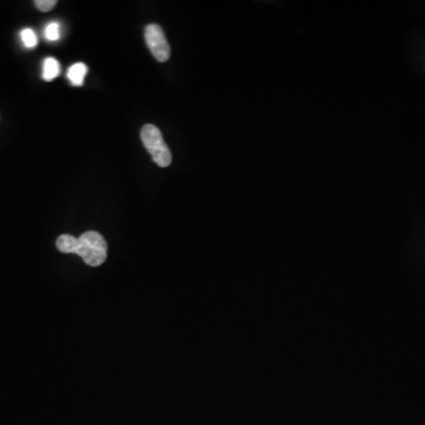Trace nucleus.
Returning <instances> with one entry per match:
<instances>
[{"mask_svg": "<svg viewBox=\"0 0 425 425\" xmlns=\"http://www.w3.org/2000/svg\"><path fill=\"white\" fill-rule=\"evenodd\" d=\"M57 248L60 252L71 253L80 255L85 264L91 267L103 265L108 255V245L105 237L100 233L87 232L78 239L73 235L64 234L57 239Z\"/></svg>", "mask_w": 425, "mask_h": 425, "instance_id": "f257e3e1", "label": "nucleus"}, {"mask_svg": "<svg viewBox=\"0 0 425 425\" xmlns=\"http://www.w3.org/2000/svg\"><path fill=\"white\" fill-rule=\"evenodd\" d=\"M141 138L154 162L162 168L168 167L173 161L172 152L165 143L160 129L153 125H145L141 130Z\"/></svg>", "mask_w": 425, "mask_h": 425, "instance_id": "f03ea898", "label": "nucleus"}, {"mask_svg": "<svg viewBox=\"0 0 425 425\" xmlns=\"http://www.w3.org/2000/svg\"><path fill=\"white\" fill-rule=\"evenodd\" d=\"M145 43L150 53L159 62L163 63L170 58V46L161 26L150 24L145 30Z\"/></svg>", "mask_w": 425, "mask_h": 425, "instance_id": "7ed1b4c3", "label": "nucleus"}, {"mask_svg": "<svg viewBox=\"0 0 425 425\" xmlns=\"http://www.w3.org/2000/svg\"><path fill=\"white\" fill-rule=\"evenodd\" d=\"M88 73V66L83 63H76L69 69L68 78L73 85L80 87L84 83L85 76Z\"/></svg>", "mask_w": 425, "mask_h": 425, "instance_id": "20e7f679", "label": "nucleus"}, {"mask_svg": "<svg viewBox=\"0 0 425 425\" xmlns=\"http://www.w3.org/2000/svg\"><path fill=\"white\" fill-rule=\"evenodd\" d=\"M60 65L58 60L53 57H48L44 60V69H43V78L48 82L55 80L60 76Z\"/></svg>", "mask_w": 425, "mask_h": 425, "instance_id": "39448f33", "label": "nucleus"}, {"mask_svg": "<svg viewBox=\"0 0 425 425\" xmlns=\"http://www.w3.org/2000/svg\"><path fill=\"white\" fill-rule=\"evenodd\" d=\"M20 37H21V40H23L25 46L28 48H36L37 44H38L36 33H35L33 28H24L20 33Z\"/></svg>", "mask_w": 425, "mask_h": 425, "instance_id": "423d86ee", "label": "nucleus"}, {"mask_svg": "<svg viewBox=\"0 0 425 425\" xmlns=\"http://www.w3.org/2000/svg\"><path fill=\"white\" fill-rule=\"evenodd\" d=\"M45 38L48 42H56L60 39V26L56 21H53L45 28Z\"/></svg>", "mask_w": 425, "mask_h": 425, "instance_id": "0eeeda50", "label": "nucleus"}, {"mask_svg": "<svg viewBox=\"0 0 425 425\" xmlns=\"http://www.w3.org/2000/svg\"><path fill=\"white\" fill-rule=\"evenodd\" d=\"M35 5L42 12H48L56 6L57 1L56 0H37L35 1Z\"/></svg>", "mask_w": 425, "mask_h": 425, "instance_id": "6e6552de", "label": "nucleus"}]
</instances>
